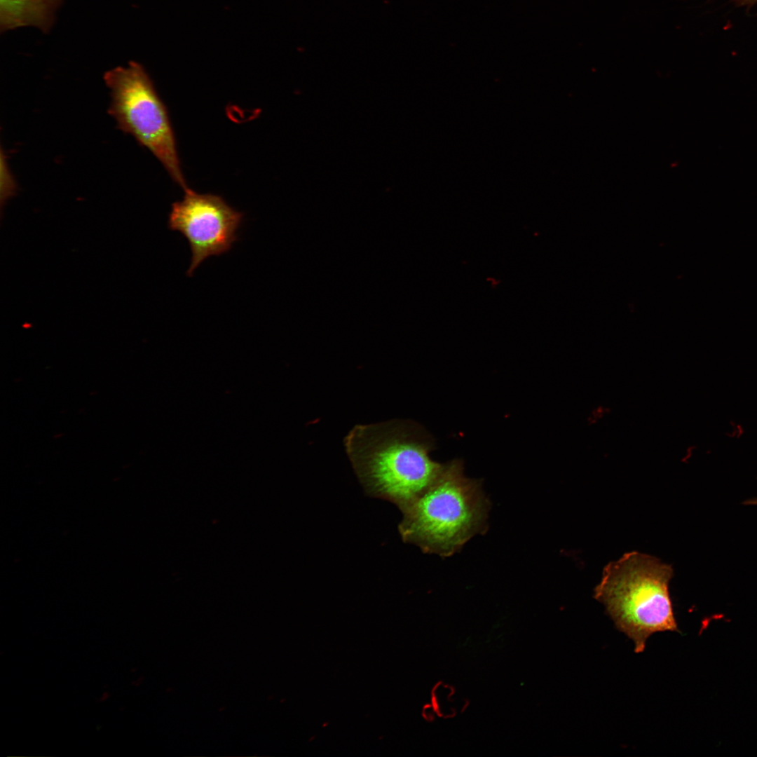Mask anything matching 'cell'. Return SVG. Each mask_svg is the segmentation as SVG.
<instances>
[{"instance_id":"cell-1","label":"cell","mask_w":757,"mask_h":757,"mask_svg":"<svg viewBox=\"0 0 757 757\" xmlns=\"http://www.w3.org/2000/svg\"><path fill=\"white\" fill-rule=\"evenodd\" d=\"M343 443L365 493L400 511L430 487L444 466L429 456L435 449L432 436L409 420L357 425Z\"/></svg>"},{"instance_id":"cell-2","label":"cell","mask_w":757,"mask_h":757,"mask_svg":"<svg viewBox=\"0 0 757 757\" xmlns=\"http://www.w3.org/2000/svg\"><path fill=\"white\" fill-rule=\"evenodd\" d=\"M491 503L480 480L464 474L461 459L444 463L435 481L401 510L400 534L423 552L453 555L472 537L486 533Z\"/></svg>"},{"instance_id":"cell-3","label":"cell","mask_w":757,"mask_h":757,"mask_svg":"<svg viewBox=\"0 0 757 757\" xmlns=\"http://www.w3.org/2000/svg\"><path fill=\"white\" fill-rule=\"evenodd\" d=\"M672 568L638 552L607 564L594 589L616 628L642 653L648 639L659 632H678L669 593Z\"/></svg>"},{"instance_id":"cell-4","label":"cell","mask_w":757,"mask_h":757,"mask_svg":"<svg viewBox=\"0 0 757 757\" xmlns=\"http://www.w3.org/2000/svg\"><path fill=\"white\" fill-rule=\"evenodd\" d=\"M103 79L111 92L108 112L118 128L147 148L172 179L186 188L167 109L142 65L130 61L106 71Z\"/></svg>"},{"instance_id":"cell-5","label":"cell","mask_w":757,"mask_h":757,"mask_svg":"<svg viewBox=\"0 0 757 757\" xmlns=\"http://www.w3.org/2000/svg\"><path fill=\"white\" fill-rule=\"evenodd\" d=\"M183 190V199L171 205L168 224L189 243L191 260L186 275L191 276L205 259L231 250L238 239L237 231L244 214L220 196L198 193L188 186Z\"/></svg>"},{"instance_id":"cell-6","label":"cell","mask_w":757,"mask_h":757,"mask_svg":"<svg viewBox=\"0 0 757 757\" xmlns=\"http://www.w3.org/2000/svg\"><path fill=\"white\" fill-rule=\"evenodd\" d=\"M64 0H0V32L33 27L43 34L52 29Z\"/></svg>"},{"instance_id":"cell-7","label":"cell","mask_w":757,"mask_h":757,"mask_svg":"<svg viewBox=\"0 0 757 757\" xmlns=\"http://www.w3.org/2000/svg\"><path fill=\"white\" fill-rule=\"evenodd\" d=\"M1 207L9 198L14 196L18 191V186L9 169L4 151L1 152Z\"/></svg>"},{"instance_id":"cell-8","label":"cell","mask_w":757,"mask_h":757,"mask_svg":"<svg viewBox=\"0 0 757 757\" xmlns=\"http://www.w3.org/2000/svg\"><path fill=\"white\" fill-rule=\"evenodd\" d=\"M736 6L741 7L752 8L757 5V0H730Z\"/></svg>"}]
</instances>
